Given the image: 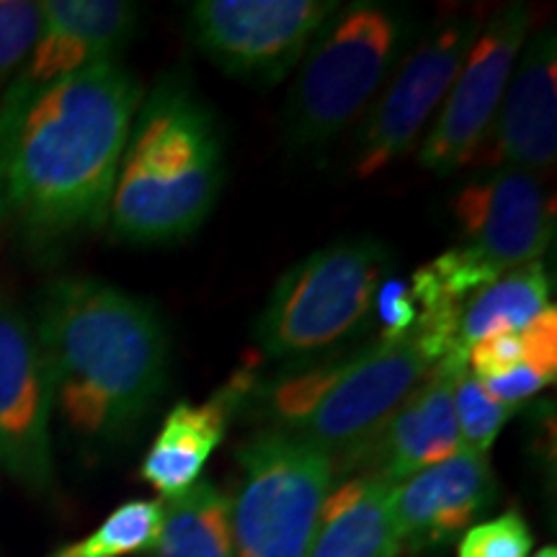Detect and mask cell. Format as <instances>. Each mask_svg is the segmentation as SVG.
I'll return each instance as SVG.
<instances>
[{
	"instance_id": "21",
	"label": "cell",
	"mask_w": 557,
	"mask_h": 557,
	"mask_svg": "<svg viewBox=\"0 0 557 557\" xmlns=\"http://www.w3.org/2000/svg\"><path fill=\"white\" fill-rule=\"evenodd\" d=\"M163 524V500H127L101 521L86 540L60 549L54 557H127L150 553Z\"/></svg>"
},
{
	"instance_id": "26",
	"label": "cell",
	"mask_w": 557,
	"mask_h": 557,
	"mask_svg": "<svg viewBox=\"0 0 557 557\" xmlns=\"http://www.w3.org/2000/svg\"><path fill=\"white\" fill-rule=\"evenodd\" d=\"M547 385H553V380L545 377L540 369H534L529 364H521L517 369H511V372L500 374V377L483 382L487 395H491L496 403H500V406H506L511 410H517L521 403H527L532 395H537L540 389Z\"/></svg>"
},
{
	"instance_id": "7",
	"label": "cell",
	"mask_w": 557,
	"mask_h": 557,
	"mask_svg": "<svg viewBox=\"0 0 557 557\" xmlns=\"http://www.w3.org/2000/svg\"><path fill=\"white\" fill-rule=\"evenodd\" d=\"M240 465L233 504L235 557H308L320 508L333 487L325 451L263 426L235 451Z\"/></svg>"
},
{
	"instance_id": "15",
	"label": "cell",
	"mask_w": 557,
	"mask_h": 557,
	"mask_svg": "<svg viewBox=\"0 0 557 557\" xmlns=\"http://www.w3.org/2000/svg\"><path fill=\"white\" fill-rule=\"evenodd\" d=\"M468 369V354L442 359L423 374L367 444L357 465L398 485L416 472L462 451L455 416V380ZM354 465V468H357Z\"/></svg>"
},
{
	"instance_id": "2",
	"label": "cell",
	"mask_w": 557,
	"mask_h": 557,
	"mask_svg": "<svg viewBox=\"0 0 557 557\" xmlns=\"http://www.w3.org/2000/svg\"><path fill=\"white\" fill-rule=\"evenodd\" d=\"M52 408L86 444L124 442L169 385L171 336L150 299L96 276H60L37 297Z\"/></svg>"
},
{
	"instance_id": "23",
	"label": "cell",
	"mask_w": 557,
	"mask_h": 557,
	"mask_svg": "<svg viewBox=\"0 0 557 557\" xmlns=\"http://www.w3.org/2000/svg\"><path fill=\"white\" fill-rule=\"evenodd\" d=\"M41 29V3L0 0V96L32 54Z\"/></svg>"
},
{
	"instance_id": "3",
	"label": "cell",
	"mask_w": 557,
	"mask_h": 557,
	"mask_svg": "<svg viewBox=\"0 0 557 557\" xmlns=\"http://www.w3.org/2000/svg\"><path fill=\"white\" fill-rule=\"evenodd\" d=\"M225 143L218 116L184 70H171L139 101L109 205L111 238L173 246L218 207Z\"/></svg>"
},
{
	"instance_id": "6",
	"label": "cell",
	"mask_w": 557,
	"mask_h": 557,
	"mask_svg": "<svg viewBox=\"0 0 557 557\" xmlns=\"http://www.w3.org/2000/svg\"><path fill=\"white\" fill-rule=\"evenodd\" d=\"M389 267V248L369 235L336 240L295 263L256 323L261 357L308 364L357 338L372 323L374 295Z\"/></svg>"
},
{
	"instance_id": "16",
	"label": "cell",
	"mask_w": 557,
	"mask_h": 557,
	"mask_svg": "<svg viewBox=\"0 0 557 557\" xmlns=\"http://www.w3.org/2000/svg\"><path fill=\"white\" fill-rule=\"evenodd\" d=\"M137 26L139 5L127 0H47L39 37L11 83L26 90L45 88L96 62L116 60Z\"/></svg>"
},
{
	"instance_id": "17",
	"label": "cell",
	"mask_w": 557,
	"mask_h": 557,
	"mask_svg": "<svg viewBox=\"0 0 557 557\" xmlns=\"http://www.w3.org/2000/svg\"><path fill=\"white\" fill-rule=\"evenodd\" d=\"M248 385L250 374L240 372L201 406H173L139 468L145 483L156 487L165 500L197 485L209 457L227 434L230 418L246 400Z\"/></svg>"
},
{
	"instance_id": "4",
	"label": "cell",
	"mask_w": 557,
	"mask_h": 557,
	"mask_svg": "<svg viewBox=\"0 0 557 557\" xmlns=\"http://www.w3.org/2000/svg\"><path fill=\"white\" fill-rule=\"evenodd\" d=\"M434 364V354L416 333L398 341L377 338L287 367L269 382L250 377L243 403L259 408L269 429L325 451L338 475L357 465L382 423Z\"/></svg>"
},
{
	"instance_id": "8",
	"label": "cell",
	"mask_w": 557,
	"mask_h": 557,
	"mask_svg": "<svg viewBox=\"0 0 557 557\" xmlns=\"http://www.w3.org/2000/svg\"><path fill=\"white\" fill-rule=\"evenodd\" d=\"M480 29V13L455 11L438 16L429 32L416 39L393 78L361 116L351 145L354 176H377L413 150L423 127L455 86Z\"/></svg>"
},
{
	"instance_id": "13",
	"label": "cell",
	"mask_w": 557,
	"mask_h": 557,
	"mask_svg": "<svg viewBox=\"0 0 557 557\" xmlns=\"http://www.w3.org/2000/svg\"><path fill=\"white\" fill-rule=\"evenodd\" d=\"M557 158V37L534 32L513 65L483 150L480 169H519L542 178Z\"/></svg>"
},
{
	"instance_id": "27",
	"label": "cell",
	"mask_w": 557,
	"mask_h": 557,
	"mask_svg": "<svg viewBox=\"0 0 557 557\" xmlns=\"http://www.w3.org/2000/svg\"><path fill=\"white\" fill-rule=\"evenodd\" d=\"M534 557H557V549L553 545H547V547H542Z\"/></svg>"
},
{
	"instance_id": "19",
	"label": "cell",
	"mask_w": 557,
	"mask_h": 557,
	"mask_svg": "<svg viewBox=\"0 0 557 557\" xmlns=\"http://www.w3.org/2000/svg\"><path fill=\"white\" fill-rule=\"evenodd\" d=\"M549 295H553V278L542 261L506 271L465 302L457 325V344L468 351L487 336L527 329L540 312L553 305Z\"/></svg>"
},
{
	"instance_id": "22",
	"label": "cell",
	"mask_w": 557,
	"mask_h": 557,
	"mask_svg": "<svg viewBox=\"0 0 557 557\" xmlns=\"http://www.w3.org/2000/svg\"><path fill=\"white\" fill-rule=\"evenodd\" d=\"M455 416L462 449L487 457L493 442L498 438L508 418L513 416V410L493 400L483 382L470 369H465L455 380Z\"/></svg>"
},
{
	"instance_id": "10",
	"label": "cell",
	"mask_w": 557,
	"mask_h": 557,
	"mask_svg": "<svg viewBox=\"0 0 557 557\" xmlns=\"http://www.w3.org/2000/svg\"><path fill=\"white\" fill-rule=\"evenodd\" d=\"M532 29L527 3H506L483 21L475 45L459 70L455 86L438 107L426 139L418 148V163L436 176H449L475 163L521 50Z\"/></svg>"
},
{
	"instance_id": "24",
	"label": "cell",
	"mask_w": 557,
	"mask_h": 557,
	"mask_svg": "<svg viewBox=\"0 0 557 557\" xmlns=\"http://www.w3.org/2000/svg\"><path fill=\"white\" fill-rule=\"evenodd\" d=\"M532 532L519 511H506L496 519L478 521L459 537L457 557H529Z\"/></svg>"
},
{
	"instance_id": "1",
	"label": "cell",
	"mask_w": 557,
	"mask_h": 557,
	"mask_svg": "<svg viewBox=\"0 0 557 557\" xmlns=\"http://www.w3.org/2000/svg\"><path fill=\"white\" fill-rule=\"evenodd\" d=\"M145 90L120 60L0 96V230L54 253L107 225Z\"/></svg>"
},
{
	"instance_id": "9",
	"label": "cell",
	"mask_w": 557,
	"mask_h": 557,
	"mask_svg": "<svg viewBox=\"0 0 557 557\" xmlns=\"http://www.w3.org/2000/svg\"><path fill=\"white\" fill-rule=\"evenodd\" d=\"M338 0H197L186 34L201 58L235 81L274 86L302 62Z\"/></svg>"
},
{
	"instance_id": "5",
	"label": "cell",
	"mask_w": 557,
	"mask_h": 557,
	"mask_svg": "<svg viewBox=\"0 0 557 557\" xmlns=\"http://www.w3.org/2000/svg\"><path fill=\"white\" fill-rule=\"evenodd\" d=\"M418 39L416 13L398 3L338 5L305 52L284 103V139L318 152L361 122Z\"/></svg>"
},
{
	"instance_id": "20",
	"label": "cell",
	"mask_w": 557,
	"mask_h": 557,
	"mask_svg": "<svg viewBox=\"0 0 557 557\" xmlns=\"http://www.w3.org/2000/svg\"><path fill=\"white\" fill-rule=\"evenodd\" d=\"M150 557H235L233 504L212 483L163 500V524Z\"/></svg>"
},
{
	"instance_id": "18",
	"label": "cell",
	"mask_w": 557,
	"mask_h": 557,
	"mask_svg": "<svg viewBox=\"0 0 557 557\" xmlns=\"http://www.w3.org/2000/svg\"><path fill=\"white\" fill-rule=\"evenodd\" d=\"M389 491L393 485L369 472L331 487L308 557H398L403 549Z\"/></svg>"
},
{
	"instance_id": "12",
	"label": "cell",
	"mask_w": 557,
	"mask_h": 557,
	"mask_svg": "<svg viewBox=\"0 0 557 557\" xmlns=\"http://www.w3.org/2000/svg\"><path fill=\"white\" fill-rule=\"evenodd\" d=\"M457 246L496 274L542 261L555 235V209L540 176L519 169H487L451 199Z\"/></svg>"
},
{
	"instance_id": "11",
	"label": "cell",
	"mask_w": 557,
	"mask_h": 557,
	"mask_svg": "<svg viewBox=\"0 0 557 557\" xmlns=\"http://www.w3.org/2000/svg\"><path fill=\"white\" fill-rule=\"evenodd\" d=\"M52 389L29 315L0 287V465L29 491L52 487Z\"/></svg>"
},
{
	"instance_id": "14",
	"label": "cell",
	"mask_w": 557,
	"mask_h": 557,
	"mask_svg": "<svg viewBox=\"0 0 557 557\" xmlns=\"http://www.w3.org/2000/svg\"><path fill=\"white\" fill-rule=\"evenodd\" d=\"M498 483L487 457L462 449L389 491L403 553H426L462 537L496 504Z\"/></svg>"
},
{
	"instance_id": "25",
	"label": "cell",
	"mask_w": 557,
	"mask_h": 557,
	"mask_svg": "<svg viewBox=\"0 0 557 557\" xmlns=\"http://www.w3.org/2000/svg\"><path fill=\"white\" fill-rule=\"evenodd\" d=\"M372 318L380 325V341L408 338L416 329L418 310L410 295L408 276H385L374 295Z\"/></svg>"
}]
</instances>
